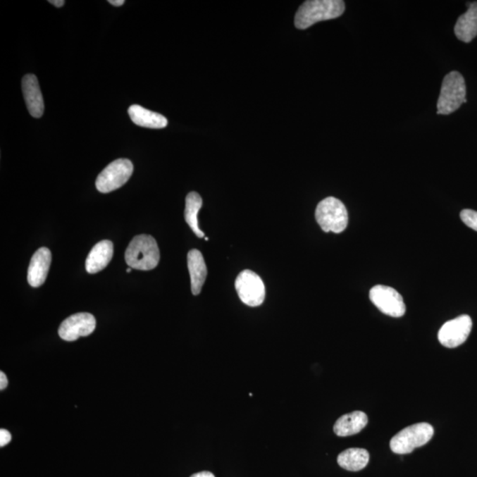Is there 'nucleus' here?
<instances>
[{"mask_svg": "<svg viewBox=\"0 0 477 477\" xmlns=\"http://www.w3.org/2000/svg\"><path fill=\"white\" fill-rule=\"evenodd\" d=\"M344 12L345 3L341 0H309L296 13L295 27L306 30L316 23L336 19Z\"/></svg>", "mask_w": 477, "mask_h": 477, "instance_id": "nucleus-1", "label": "nucleus"}, {"mask_svg": "<svg viewBox=\"0 0 477 477\" xmlns=\"http://www.w3.org/2000/svg\"><path fill=\"white\" fill-rule=\"evenodd\" d=\"M125 259L128 266L135 270L155 269L160 260L158 243L151 235L135 236L128 247Z\"/></svg>", "mask_w": 477, "mask_h": 477, "instance_id": "nucleus-2", "label": "nucleus"}, {"mask_svg": "<svg viewBox=\"0 0 477 477\" xmlns=\"http://www.w3.org/2000/svg\"><path fill=\"white\" fill-rule=\"evenodd\" d=\"M465 80L459 72H451L445 76L438 97V114L448 115L454 113L466 103Z\"/></svg>", "mask_w": 477, "mask_h": 477, "instance_id": "nucleus-3", "label": "nucleus"}, {"mask_svg": "<svg viewBox=\"0 0 477 477\" xmlns=\"http://www.w3.org/2000/svg\"><path fill=\"white\" fill-rule=\"evenodd\" d=\"M433 435L434 429L430 423L413 424L396 434L390 442V447L397 454H411L414 449L426 445Z\"/></svg>", "mask_w": 477, "mask_h": 477, "instance_id": "nucleus-4", "label": "nucleus"}, {"mask_svg": "<svg viewBox=\"0 0 477 477\" xmlns=\"http://www.w3.org/2000/svg\"><path fill=\"white\" fill-rule=\"evenodd\" d=\"M316 219L323 231L342 233L348 224L347 208L337 198L327 197L316 207Z\"/></svg>", "mask_w": 477, "mask_h": 477, "instance_id": "nucleus-5", "label": "nucleus"}, {"mask_svg": "<svg viewBox=\"0 0 477 477\" xmlns=\"http://www.w3.org/2000/svg\"><path fill=\"white\" fill-rule=\"evenodd\" d=\"M134 166L130 160L120 159L108 165L96 180V187L101 193L106 194L120 189L128 182L133 173Z\"/></svg>", "mask_w": 477, "mask_h": 477, "instance_id": "nucleus-6", "label": "nucleus"}, {"mask_svg": "<svg viewBox=\"0 0 477 477\" xmlns=\"http://www.w3.org/2000/svg\"><path fill=\"white\" fill-rule=\"evenodd\" d=\"M235 288L243 304L250 307H257L266 298V287L262 278L252 271L245 270L238 275Z\"/></svg>", "mask_w": 477, "mask_h": 477, "instance_id": "nucleus-7", "label": "nucleus"}, {"mask_svg": "<svg viewBox=\"0 0 477 477\" xmlns=\"http://www.w3.org/2000/svg\"><path fill=\"white\" fill-rule=\"evenodd\" d=\"M370 299L376 307L392 318H402L406 312L402 296L395 288L378 285L370 291Z\"/></svg>", "mask_w": 477, "mask_h": 477, "instance_id": "nucleus-8", "label": "nucleus"}, {"mask_svg": "<svg viewBox=\"0 0 477 477\" xmlns=\"http://www.w3.org/2000/svg\"><path fill=\"white\" fill-rule=\"evenodd\" d=\"M472 320L468 315H462L444 323L438 332V340L448 348L461 346L465 342L472 330Z\"/></svg>", "mask_w": 477, "mask_h": 477, "instance_id": "nucleus-9", "label": "nucleus"}, {"mask_svg": "<svg viewBox=\"0 0 477 477\" xmlns=\"http://www.w3.org/2000/svg\"><path fill=\"white\" fill-rule=\"evenodd\" d=\"M97 326L96 318L89 313H78L62 322L58 335L66 341H75L79 337L90 335Z\"/></svg>", "mask_w": 477, "mask_h": 477, "instance_id": "nucleus-10", "label": "nucleus"}, {"mask_svg": "<svg viewBox=\"0 0 477 477\" xmlns=\"http://www.w3.org/2000/svg\"><path fill=\"white\" fill-rule=\"evenodd\" d=\"M51 263V253L47 248H41L34 254L27 270V282L32 287H39L47 280Z\"/></svg>", "mask_w": 477, "mask_h": 477, "instance_id": "nucleus-11", "label": "nucleus"}, {"mask_svg": "<svg viewBox=\"0 0 477 477\" xmlns=\"http://www.w3.org/2000/svg\"><path fill=\"white\" fill-rule=\"evenodd\" d=\"M23 92L31 116L41 118L44 111L43 95L36 75H27L23 79Z\"/></svg>", "mask_w": 477, "mask_h": 477, "instance_id": "nucleus-12", "label": "nucleus"}, {"mask_svg": "<svg viewBox=\"0 0 477 477\" xmlns=\"http://www.w3.org/2000/svg\"><path fill=\"white\" fill-rule=\"evenodd\" d=\"M113 256V244L111 241L97 243L93 247L86 259V271L90 274L99 273L111 262Z\"/></svg>", "mask_w": 477, "mask_h": 477, "instance_id": "nucleus-13", "label": "nucleus"}, {"mask_svg": "<svg viewBox=\"0 0 477 477\" xmlns=\"http://www.w3.org/2000/svg\"><path fill=\"white\" fill-rule=\"evenodd\" d=\"M367 414L361 411H354L344 414L334 424V433L339 437H349L361 433L367 426Z\"/></svg>", "mask_w": 477, "mask_h": 477, "instance_id": "nucleus-14", "label": "nucleus"}, {"mask_svg": "<svg viewBox=\"0 0 477 477\" xmlns=\"http://www.w3.org/2000/svg\"><path fill=\"white\" fill-rule=\"evenodd\" d=\"M187 267L190 274L191 290L194 295H198L207 277L206 264L199 250L192 249L187 254Z\"/></svg>", "mask_w": 477, "mask_h": 477, "instance_id": "nucleus-15", "label": "nucleus"}, {"mask_svg": "<svg viewBox=\"0 0 477 477\" xmlns=\"http://www.w3.org/2000/svg\"><path fill=\"white\" fill-rule=\"evenodd\" d=\"M454 33L464 43H469L477 36V2L469 4L468 11L459 17Z\"/></svg>", "mask_w": 477, "mask_h": 477, "instance_id": "nucleus-16", "label": "nucleus"}, {"mask_svg": "<svg viewBox=\"0 0 477 477\" xmlns=\"http://www.w3.org/2000/svg\"><path fill=\"white\" fill-rule=\"evenodd\" d=\"M128 114L135 125L142 128L159 130V128H166L168 124L167 118L163 115L145 109L138 104L131 106L128 109Z\"/></svg>", "mask_w": 477, "mask_h": 477, "instance_id": "nucleus-17", "label": "nucleus"}, {"mask_svg": "<svg viewBox=\"0 0 477 477\" xmlns=\"http://www.w3.org/2000/svg\"><path fill=\"white\" fill-rule=\"evenodd\" d=\"M370 454L363 448H350L337 456V463L348 471H360L368 465Z\"/></svg>", "mask_w": 477, "mask_h": 477, "instance_id": "nucleus-18", "label": "nucleus"}, {"mask_svg": "<svg viewBox=\"0 0 477 477\" xmlns=\"http://www.w3.org/2000/svg\"><path fill=\"white\" fill-rule=\"evenodd\" d=\"M203 206V199L197 192H190L186 197L185 219L187 225L198 238H203L204 233L198 226V212Z\"/></svg>", "mask_w": 477, "mask_h": 477, "instance_id": "nucleus-19", "label": "nucleus"}, {"mask_svg": "<svg viewBox=\"0 0 477 477\" xmlns=\"http://www.w3.org/2000/svg\"><path fill=\"white\" fill-rule=\"evenodd\" d=\"M461 218L466 225L477 232V211L466 209L461 212Z\"/></svg>", "mask_w": 477, "mask_h": 477, "instance_id": "nucleus-20", "label": "nucleus"}, {"mask_svg": "<svg viewBox=\"0 0 477 477\" xmlns=\"http://www.w3.org/2000/svg\"><path fill=\"white\" fill-rule=\"evenodd\" d=\"M11 440V433H10L8 430L5 429L0 430V447H4L5 445L10 443Z\"/></svg>", "mask_w": 477, "mask_h": 477, "instance_id": "nucleus-21", "label": "nucleus"}, {"mask_svg": "<svg viewBox=\"0 0 477 477\" xmlns=\"http://www.w3.org/2000/svg\"><path fill=\"white\" fill-rule=\"evenodd\" d=\"M8 378H6V374L3 371L0 372V390L3 391V390L6 388V386H8Z\"/></svg>", "mask_w": 477, "mask_h": 477, "instance_id": "nucleus-22", "label": "nucleus"}, {"mask_svg": "<svg viewBox=\"0 0 477 477\" xmlns=\"http://www.w3.org/2000/svg\"><path fill=\"white\" fill-rule=\"evenodd\" d=\"M190 477H215L213 473L208 471H203V472H199L197 473H194L193 476H191Z\"/></svg>", "mask_w": 477, "mask_h": 477, "instance_id": "nucleus-23", "label": "nucleus"}, {"mask_svg": "<svg viewBox=\"0 0 477 477\" xmlns=\"http://www.w3.org/2000/svg\"><path fill=\"white\" fill-rule=\"evenodd\" d=\"M49 3H51V5L56 6V8H62L65 5L64 0H50Z\"/></svg>", "mask_w": 477, "mask_h": 477, "instance_id": "nucleus-24", "label": "nucleus"}, {"mask_svg": "<svg viewBox=\"0 0 477 477\" xmlns=\"http://www.w3.org/2000/svg\"><path fill=\"white\" fill-rule=\"evenodd\" d=\"M108 2H109L111 5H113L114 6H121L124 5L125 3L124 0H109V1Z\"/></svg>", "mask_w": 477, "mask_h": 477, "instance_id": "nucleus-25", "label": "nucleus"}, {"mask_svg": "<svg viewBox=\"0 0 477 477\" xmlns=\"http://www.w3.org/2000/svg\"><path fill=\"white\" fill-rule=\"evenodd\" d=\"M131 270H132V268H128V269L127 270V273H130Z\"/></svg>", "mask_w": 477, "mask_h": 477, "instance_id": "nucleus-26", "label": "nucleus"}]
</instances>
